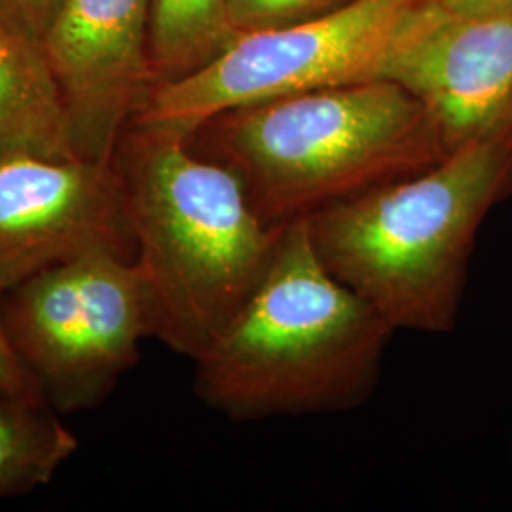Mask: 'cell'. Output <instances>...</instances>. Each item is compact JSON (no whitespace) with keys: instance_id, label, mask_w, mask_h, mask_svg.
Here are the masks:
<instances>
[{"instance_id":"obj_15","label":"cell","mask_w":512,"mask_h":512,"mask_svg":"<svg viewBox=\"0 0 512 512\" xmlns=\"http://www.w3.org/2000/svg\"><path fill=\"white\" fill-rule=\"evenodd\" d=\"M63 0H0V12L42 42Z\"/></svg>"},{"instance_id":"obj_12","label":"cell","mask_w":512,"mask_h":512,"mask_svg":"<svg viewBox=\"0 0 512 512\" xmlns=\"http://www.w3.org/2000/svg\"><path fill=\"white\" fill-rule=\"evenodd\" d=\"M76 448L46 399L0 395V497L48 484Z\"/></svg>"},{"instance_id":"obj_2","label":"cell","mask_w":512,"mask_h":512,"mask_svg":"<svg viewBox=\"0 0 512 512\" xmlns=\"http://www.w3.org/2000/svg\"><path fill=\"white\" fill-rule=\"evenodd\" d=\"M395 329L330 274L310 222L283 226L255 293L194 361L203 403L234 421L340 414L365 404Z\"/></svg>"},{"instance_id":"obj_13","label":"cell","mask_w":512,"mask_h":512,"mask_svg":"<svg viewBox=\"0 0 512 512\" xmlns=\"http://www.w3.org/2000/svg\"><path fill=\"white\" fill-rule=\"evenodd\" d=\"M344 2L348 0H230V10L239 37L321 16Z\"/></svg>"},{"instance_id":"obj_7","label":"cell","mask_w":512,"mask_h":512,"mask_svg":"<svg viewBox=\"0 0 512 512\" xmlns=\"http://www.w3.org/2000/svg\"><path fill=\"white\" fill-rule=\"evenodd\" d=\"M380 80L420 99L450 152L512 128V10L459 14L439 0H418Z\"/></svg>"},{"instance_id":"obj_4","label":"cell","mask_w":512,"mask_h":512,"mask_svg":"<svg viewBox=\"0 0 512 512\" xmlns=\"http://www.w3.org/2000/svg\"><path fill=\"white\" fill-rule=\"evenodd\" d=\"M512 194V128L308 219L330 274L395 330L456 327L480 226Z\"/></svg>"},{"instance_id":"obj_10","label":"cell","mask_w":512,"mask_h":512,"mask_svg":"<svg viewBox=\"0 0 512 512\" xmlns=\"http://www.w3.org/2000/svg\"><path fill=\"white\" fill-rule=\"evenodd\" d=\"M14 154L78 156L42 44L0 12V158Z\"/></svg>"},{"instance_id":"obj_6","label":"cell","mask_w":512,"mask_h":512,"mask_svg":"<svg viewBox=\"0 0 512 512\" xmlns=\"http://www.w3.org/2000/svg\"><path fill=\"white\" fill-rule=\"evenodd\" d=\"M6 329L50 406L71 414L101 403L154 338L137 258L93 253L4 291Z\"/></svg>"},{"instance_id":"obj_3","label":"cell","mask_w":512,"mask_h":512,"mask_svg":"<svg viewBox=\"0 0 512 512\" xmlns=\"http://www.w3.org/2000/svg\"><path fill=\"white\" fill-rule=\"evenodd\" d=\"M188 139L238 173L270 228L311 219L450 154L420 99L389 80L228 110Z\"/></svg>"},{"instance_id":"obj_16","label":"cell","mask_w":512,"mask_h":512,"mask_svg":"<svg viewBox=\"0 0 512 512\" xmlns=\"http://www.w3.org/2000/svg\"><path fill=\"white\" fill-rule=\"evenodd\" d=\"M448 10L459 14H495L511 12L512 0H439Z\"/></svg>"},{"instance_id":"obj_11","label":"cell","mask_w":512,"mask_h":512,"mask_svg":"<svg viewBox=\"0 0 512 512\" xmlns=\"http://www.w3.org/2000/svg\"><path fill=\"white\" fill-rule=\"evenodd\" d=\"M236 37L230 0H150L148 63L154 84L194 73Z\"/></svg>"},{"instance_id":"obj_9","label":"cell","mask_w":512,"mask_h":512,"mask_svg":"<svg viewBox=\"0 0 512 512\" xmlns=\"http://www.w3.org/2000/svg\"><path fill=\"white\" fill-rule=\"evenodd\" d=\"M150 0H63L42 37L80 158L110 162L154 80Z\"/></svg>"},{"instance_id":"obj_5","label":"cell","mask_w":512,"mask_h":512,"mask_svg":"<svg viewBox=\"0 0 512 512\" xmlns=\"http://www.w3.org/2000/svg\"><path fill=\"white\" fill-rule=\"evenodd\" d=\"M418 0H348L315 18L243 33L183 78L154 84L129 124L192 135L228 110L366 80Z\"/></svg>"},{"instance_id":"obj_1","label":"cell","mask_w":512,"mask_h":512,"mask_svg":"<svg viewBox=\"0 0 512 512\" xmlns=\"http://www.w3.org/2000/svg\"><path fill=\"white\" fill-rule=\"evenodd\" d=\"M112 165L154 338L196 361L255 293L283 226H266L238 173L183 133L129 124Z\"/></svg>"},{"instance_id":"obj_8","label":"cell","mask_w":512,"mask_h":512,"mask_svg":"<svg viewBox=\"0 0 512 512\" xmlns=\"http://www.w3.org/2000/svg\"><path fill=\"white\" fill-rule=\"evenodd\" d=\"M93 253L137 258L112 160L0 158V287Z\"/></svg>"},{"instance_id":"obj_14","label":"cell","mask_w":512,"mask_h":512,"mask_svg":"<svg viewBox=\"0 0 512 512\" xmlns=\"http://www.w3.org/2000/svg\"><path fill=\"white\" fill-rule=\"evenodd\" d=\"M2 296H4V289L0 287V395L46 399L38 387L37 380L21 361L18 351L12 344V338L8 334L6 321H4Z\"/></svg>"}]
</instances>
